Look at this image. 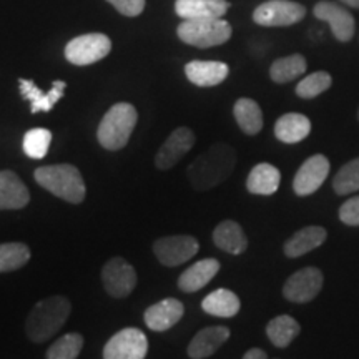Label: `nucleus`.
<instances>
[{"instance_id": "obj_12", "label": "nucleus", "mask_w": 359, "mask_h": 359, "mask_svg": "<svg viewBox=\"0 0 359 359\" xmlns=\"http://www.w3.org/2000/svg\"><path fill=\"white\" fill-rule=\"evenodd\" d=\"M313 13L316 19L326 22L330 25L336 40L343 43L351 42L354 32H356V22H354L353 13L348 8L339 6V4L323 0V2H318L314 6Z\"/></svg>"}, {"instance_id": "obj_6", "label": "nucleus", "mask_w": 359, "mask_h": 359, "mask_svg": "<svg viewBox=\"0 0 359 359\" xmlns=\"http://www.w3.org/2000/svg\"><path fill=\"white\" fill-rule=\"evenodd\" d=\"M110 50L111 40L105 34H85L67 43L65 58L79 67L92 65L109 55Z\"/></svg>"}, {"instance_id": "obj_29", "label": "nucleus", "mask_w": 359, "mask_h": 359, "mask_svg": "<svg viewBox=\"0 0 359 359\" xmlns=\"http://www.w3.org/2000/svg\"><path fill=\"white\" fill-rule=\"evenodd\" d=\"M308 64L306 58L299 53L278 58L269 67V77L275 83H288L291 80H296L306 72Z\"/></svg>"}, {"instance_id": "obj_14", "label": "nucleus", "mask_w": 359, "mask_h": 359, "mask_svg": "<svg viewBox=\"0 0 359 359\" xmlns=\"http://www.w3.org/2000/svg\"><path fill=\"white\" fill-rule=\"evenodd\" d=\"M196 137L188 127H180L170 135L155 156V165L160 170H170L185 156L195 145Z\"/></svg>"}, {"instance_id": "obj_34", "label": "nucleus", "mask_w": 359, "mask_h": 359, "mask_svg": "<svg viewBox=\"0 0 359 359\" xmlns=\"http://www.w3.org/2000/svg\"><path fill=\"white\" fill-rule=\"evenodd\" d=\"M83 348V336L79 333H69L58 338L48 348L47 359H77Z\"/></svg>"}, {"instance_id": "obj_39", "label": "nucleus", "mask_w": 359, "mask_h": 359, "mask_svg": "<svg viewBox=\"0 0 359 359\" xmlns=\"http://www.w3.org/2000/svg\"><path fill=\"white\" fill-rule=\"evenodd\" d=\"M358 120H359V110H358Z\"/></svg>"}, {"instance_id": "obj_2", "label": "nucleus", "mask_w": 359, "mask_h": 359, "mask_svg": "<svg viewBox=\"0 0 359 359\" xmlns=\"http://www.w3.org/2000/svg\"><path fill=\"white\" fill-rule=\"evenodd\" d=\"M72 311V304L65 296H48L39 302L29 313L25 333L34 343H43L55 336Z\"/></svg>"}, {"instance_id": "obj_26", "label": "nucleus", "mask_w": 359, "mask_h": 359, "mask_svg": "<svg viewBox=\"0 0 359 359\" xmlns=\"http://www.w3.org/2000/svg\"><path fill=\"white\" fill-rule=\"evenodd\" d=\"M201 308L205 313L217 318H233L240 313V298L230 290H215L201 302Z\"/></svg>"}, {"instance_id": "obj_16", "label": "nucleus", "mask_w": 359, "mask_h": 359, "mask_svg": "<svg viewBox=\"0 0 359 359\" xmlns=\"http://www.w3.org/2000/svg\"><path fill=\"white\" fill-rule=\"evenodd\" d=\"M228 11V0H177L175 4V12L182 20L223 19Z\"/></svg>"}, {"instance_id": "obj_28", "label": "nucleus", "mask_w": 359, "mask_h": 359, "mask_svg": "<svg viewBox=\"0 0 359 359\" xmlns=\"http://www.w3.org/2000/svg\"><path fill=\"white\" fill-rule=\"evenodd\" d=\"M299 333H302V326H299V323L294 318L288 316V314H281V316L273 318L266 326L268 339L276 348L281 349L288 348Z\"/></svg>"}, {"instance_id": "obj_30", "label": "nucleus", "mask_w": 359, "mask_h": 359, "mask_svg": "<svg viewBox=\"0 0 359 359\" xmlns=\"http://www.w3.org/2000/svg\"><path fill=\"white\" fill-rule=\"evenodd\" d=\"M30 259V250L25 243L0 245V273L15 271L25 266Z\"/></svg>"}, {"instance_id": "obj_13", "label": "nucleus", "mask_w": 359, "mask_h": 359, "mask_svg": "<svg viewBox=\"0 0 359 359\" xmlns=\"http://www.w3.org/2000/svg\"><path fill=\"white\" fill-rule=\"evenodd\" d=\"M327 175H330V160L320 154L309 156L294 175L293 190L298 196L313 195L326 182Z\"/></svg>"}, {"instance_id": "obj_19", "label": "nucleus", "mask_w": 359, "mask_h": 359, "mask_svg": "<svg viewBox=\"0 0 359 359\" xmlns=\"http://www.w3.org/2000/svg\"><path fill=\"white\" fill-rule=\"evenodd\" d=\"M230 69L224 62L193 60L185 65V75L196 87H215L224 82Z\"/></svg>"}, {"instance_id": "obj_25", "label": "nucleus", "mask_w": 359, "mask_h": 359, "mask_svg": "<svg viewBox=\"0 0 359 359\" xmlns=\"http://www.w3.org/2000/svg\"><path fill=\"white\" fill-rule=\"evenodd\" d=\"M281 183V173L271 163H258L253 167L248 180H246V190L253 195H273L278 191Z\"/></svg>"}, {"instance_id": "obj_20", "label": "nucleus", "mask_w": 359, "mask_h": 359, "mask_svg": "<svg viewBox=\"0 0 359 359\" xmlns=\"http://www.w3.org/2000/svg\"><path fill=\"white\" fill-rule=\"evenodd\" d=\"M29 201L30 193L19 175L11 170L0 172V210H22Z\"/></svg>"}, {"instance_id": "obj_32", "label": "nucleus", "mask_w": 359, "mask_h": 359, "mask_svg": "<svg viewBox=\"0 0 359 359\" xmlns=\"http://www.w3.org/2000/svg\"><path fill=\"white\" fill-rule=\"evenodd\" d=\"M333 188L339 196L351 195L359 190V158L348 161L333 178Z\"/></svg>"}, {"instance_id": "obj_17", "label": "nucleus", "mask_w": 359, "mask_h": 359, "mask_svg": "<svg viewBox=\"0 0 359 359\" xmlns=\"http://www.w3.org/2000/svg\"><path fill=\"white\" fill-rule=\"evenodd\" d=\"M19 88L22 97L30 102V111L32 114H39V111H50L55 107V103L64 97L67 83L62 82V80H57V82H53L52 88L48 92H42L32 80L20 79Z\"/></svg>"}, {"instance_id": "obj_33", "label": "nucleus", "mask_w": 359, "mask_h": 359, "mask_svg": "<svg viewBox=\"0 0 359 359\" xmlns=\"http://www.w3.org/2000/svg\"><path fill=\"white\" fill-rule=\"evenodd\" d=\"M52 143V133L47 128H32L24 137V151L27 156L34 160H42L47 155Z\"/></svg>"}, {"instance_id": "obj_3", "label": "nucleus", "mask_w": 359, "mask_h": 359, "mask_svg": "<svg viewBox=\"0 0 359 359\" xmlns=\"http://www.w3.org/2000/svg\"><path fill=\"white\" fill-rule=\"evenodd\" d=\"M34 178L40 187L69 203H82L87 195L82 173L74 165L60 163L40 167L34 172Z\"/></svg>"}, {"instance_id": "obj_4", "label": "nucleus", "mask_w": 359, "mask_h": 359, "mask_svg": "<svg viewBox=\"0 0 359 359\" xmlns=\"http://www.w3.org/2000/svg\"><path fill=\"white\" fill-rule=\"evenodd\" d=\"M138 114L130 103H115L102 118L97 130L98 143L105 150L116 151L127 145L137 125Z\"/></svg>"}, {"instance_id": "obj_15", "label": "nucleus", "mask_w": 359, "mask_h": 359, "mask_svg": "<svg viewBox=\"0 0 359 359\" xmlns=\"http://www.w3.org/2000/svg\"><path fill=\"white\" fill-rule=\"evenodd\" d=\"M183 314H185L183 303L175 298H167L148 308L143 320H145L148 330L156 331V333H163V331H168L170 327L177 325L183 318Z\"/></svg>"}, {"instance_id": "obj_5", "label": "nucleus", "mask_w": 359, "mask_h": 359, "mask_svg": "<svg viewBox=\"0 0 359 359\" xmlns=\"http://www.w3.org/2000/svg\"><path fill=\"white\" fill-rule=\"evenodd\" d=\"M177 34L183 43L198 48H210L226 43L231 39L233 29L230 22L224 19L182 20Z\"/></svg>"}, {"instance_id": "obj_7", "label": "nucleus", "mask_w": 359, "mask_h": 359, "mask_svg": "<svg viewBox=\"0 0 359 359\" xmlns=\"http://www.w3.org/2000/svg\"><path fill=\"white\" fill-rule=\"evenodd\" d=\"M306 8L291 0H268L255 8L253 20L262 27H290L302 22Z\"/></svg>"}, {"instance_id": "obj_10", "label": "nucleus", "mask_w": 359, "mask_h": 359, "mask_svg": "<svg viewBox=\"0 0 359 359\" xmlns=\"http://www.w3.org/2000/svg\"><path fill=\"white\" fill-rule=\"evenodd\" d=\"M323 283H325V278H323L321 269L306 266L293 273L286 280L283 286V296L291 303H309L320 294Z\"/></svg>"}, {"instance_id": "obj_27", "label": "nucleus", "mask_w": 359, "mask_h": 359, "mask_svg": "<svg viewBox=\"0 0 359 359\" xmlns=\"http://www.w3.org/2000/svg\"><path fill=\"white\" fill-rule=\"evenodd\" d=\"M233 115L238 127L246 135H258L263 128V111L262 107L251 98H240L233 107Z\"/></svg>"}, {"instance_id": "obj_37", "label": "nucleus", "mask_w": 359, "mask_h": 359, "mask_svg": "<svg viewBox=\"0 0 359 359\" xmlns=\"http://www.w3.org/2000/svg\"><path fill=\"white\" fill-rule=\"evenodd\" d=\"M243 359H268V354L264 353L263 349L253 348V349H248V351L245 353Z\"/></svg>"}, {"instance_id": "obj_1", "label": "nucleus", "mask_w": 359, "mask_h": 359, "mask_svg": "<svg viewBox=\"0 0 359 359\" xmlns=\"http://www.w3.org/2000/svg\"><path fill=\"white\" fill-rule=\"evenodd\" d=\"M236 167L235 148L226 143H217L203 151L188 167L187 175L191 187L198 191L212 190L233 173Z\"/></svg>"}, {"instance_id": "obj_18", "label": "nucleus", "mask_w": 359, "mask_h": 359, "mask_svg": "<svg viewBox=\"0 0 359 359\" xmlns=\"http://www.w3.org/2000/svg\"><path fill=\"white\" fill-rule=\"evenodd\" d=\"M230 338L226 326H210L198 331L188 344V356L191 359H205L213 356Z\"/></svg>"}, {"instance_id": "obj_35", "label": "nucleus", "mask_w": 359, "mask_h": 359, "mask_svg": "<svg viewBox=\"0 0 359 359\" xmlns=\"http://www.w3.org/2000/svg\"><path fill=\"white\" fill-rule=\"evenodd\" d=\"M339 219L348 226H359V195L341 205Z\"/></svg>"}, {"instance_id": "obj_31", "label": "nucleus", "mask_w": 359, "mask_h": 359, "mask_svg": "<svg viewBox=\"0 0 359 359\" xmlns=\"http://www.w3.org/2000/svg\"><path fill=\"white\" fill-rule=\"evenodd\" d=\"M331 85H333V77L327 72H313V74L306 75L303 80H299V83L296 85V95L309 100V98L325 93L327 88H331Z\"/></svg>"}, {"instance_id": "obj_24", "label": "nucleus", "mask_w": 359, "mask_h": 359, "mask_svg": "<svg viewBox=\"0 0 359 359\" xmlns=\"http://www.w3.org/2000/svg\"><path fill=\"white\" fill-rule=\"evenodd\" d=\"M309 133H311V122L303 114H294V111L285 114L275 123V137L288 145L303 142Z\"/></svg>"}, {"instance_id": "obj_21", "label": "nucleus", "mask_w": 359, "mask_h": 359, "mask_svg": "<svg viewBox=\"0 0 359 359\" xmlns=\"http://www.w3.org/2000/svg\"><path fill=\"white\" fill-rule=\"evenodd\" d=\"M219 271V262L215 258H205L191 264L178 278V288L185 293H195L205 288Z\"/></svg>"}, {"instance_id": "obj_9", "label": "nucleus", "mask_w": 359, "mask_h": 359, "mask_svg": "<svg viewBox=\"0 0 359 359\" xmlns=\"http://www.w3.org/2000/svg\"><path fill=\"white\" fill-rule=\"evenodd\" d=\"M200 243L190 235H175L158 238L154 243V253L163 266L173 268L188 262L198 253Z\"/></svg>"}, {"instance_id": "obj_36", "label": "nucleus", "mask_w": 359, "mask_h": 359, "mask_svg": "<svg viewBox=\"0 0 359 359\" xmlns=\"http://www.w3.org/2000/svg\"><path fill=\"white\" fill-rule=\"evenodd\" d=\"M125 17L140 15L145 8V0H107Z\"/></svg>"}, {"instance_id": "obj_38", "label": "nucleus", "mask_w": 359, "mask_h": 359, "mask_svg": "<svg viewBox=\"0 0 359 359\" xmlns=\"http://www.w3.org/2000/svg\"><path fill=\"white\" fill-rule=\"evenodd\" d=\"M341 2H343L344 6H348V7L359 8V0H341Z\"/></svg>"}, {"instance_id": "obj_8", "label": "nucleus", "mask_w": 359, "mask_h": 359, "mask_svg": "<svg viewBox=\"0 0 359 359\" xmlns=\"http://www.w3.org/2000/svg\"><path fill=\"white\" fill-rule=\"evenodd\" d=\"M148 339L137 327H125L111 336L103 348V359H145Z\"/></svg>"}, {"instance_id": "obj_11", "label": "nucleus", "mask_w": 359, "mask_h": 359, "mask_svg": "<svg viewBox=\"0 0 359 359\" xmlns=\"http://www.w3.org/2000/svg\"><path fill=\"white\" fill-rule=\"evenodd\" d=\"M137 271L122 257H114L102 269V283L107 293L114 298H125L137 286Z\"/></svg>"}, {"instance_id": "obj_23", "label": "nucleus", "mask_w": 359, "mask_h": 359, "mask_svg": "<svg viewBox=\"0 0 359 359\" xmlns=\"http://www.w3.org/2000/svg\"><path fill=\"white\" fill-rule=\"evenodd\" d=\"M213 243L224 253L241 255L248 248V238L240 224L233 219H226L213 230Z\"/></svg>"}, {"instance_id": "obj_22", "label": "nucleus", "mask_w": 359, "mask_h": 359, "mask_svg": "<svg viewBox=\"0 0 359 359\" xmlns=\"http://www.w3.org/2000/svg\"><path fill=\"white\" fill-rule=\"evenodd\" d=\"M327 238V231L323 226H304L286 240L283 251L288 258H299L309 251L320 248Z\"/></svg>"}]
</instances>
